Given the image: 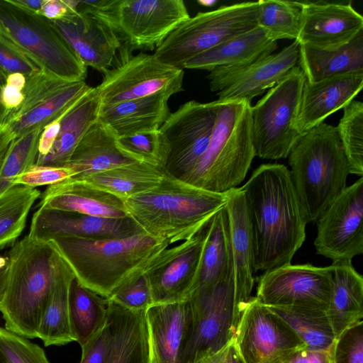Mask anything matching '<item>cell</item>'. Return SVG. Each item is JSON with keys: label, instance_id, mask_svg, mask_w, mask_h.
<instances>
[{"label": "cell", "instance_id": "42", "mask_svg": "<svg viewBox=\"0 0 363 363\" xmlns=\"http://www.w3.org/2000/svg\"><path fill=\"white\" fill-rule=\"evenodd\" d=\"M43 130L14 138L0 171V195L13 186L12 180L36 164Z\"/></svg>", "mask_w": 363, "mask_h": 363}, {"label": "cell", "instance_id": "61", "mask_svg": "<svg viewBox=\"0 0 363 363\" xmlns=\"http://www.w3.org/2000/svg\"><path fill=\"white\" fill-rule=\"evenodd\" d=\"M237 363H246L238 352Z\"/></svg>", "mask_w": 363, "mask_h": 363}, {"label": "cell", "instance_id": "34", "mask_svg": "<svg viewBox=\"0 0 363 363\" xmlns=\"http://www.w3.org/2000/svg\"><path fill=\"white\" fill-rule=\"evenodd\" d=\"M74 278L69 265L57 252L53 285L38 328V338L46 347L75 341L69 314V289Z\"/></svg>", "mask_w": 363, "mask_h": 363}, {"label": "cell", "instance_id": "26", "mask_svg": "<svg viewBox=\"0 0 363 363\" xmlns=\"http://www.w3.org/2000/svg\"><path fill=\"white\" fill-rule=\"evenodd\" d=\"M107 301L111 335L108 363H151L146 310L132 311Z\"/></svg>", "mask_w": 363, "mask_h": 363}, {"label": "cell", "instance_id": "43", "mask_svg": "<svg viewBox=\"0 0 363 363\" xmlns=\"http://www.w3.org/2000/svg\"><path fill=\"white\" fill-rule=\"evenodd\" d=\"M116 142L119 149L135 161L161 168L162 146L159 130L117 137Z\"/></svg>", "mask_w": 363, "mask_h": 363}, {"label": "cell", "instance_id": "48", "mask_svg": "<svg viewBox=\"0 0 363 363\" xmlns=\"http://www.w3.org/2000/svg\"><path fill=\"white\" fill-rule=\"evenodd\" d=\"M108 299L132 311L147 310L153 304L150 288L144 274Z\"/></svg>", "mask_w": 363, "mask_h": 363}, {"label": "cell", "instance_id": "10", "mask_svg": "<svg viewBox=\"0 0 363 363\" xmlns=\"http://www.w3.org/2000/svg\"><path fill=\"white\" fill-rule=\"evenodd\" d=\"M305 82L296 65L251 107L255 156L267 160L288 157L301 135L296 123Z\"/></svg>", "mask_w": 363, "mask_h": 363}, {"label": "cell", "instance_id": "51", "mask_svg": "<svg viewBox=\"0 0 363 363\" xmlns=\"http://www.w3.org/2000/svg\"><path fill=\"white\" fill-rule=\"evenodd\" d=\"M270 363H333L331 347L327 350H313L306 346L299 347Z\"/></svg>", "mask_w": 363, "mask_h": 363}, {"label": "cell", "instance_id": "28", "mask_svg": "<svg viewBox=\"0 0 363 363\" xmlns=\"http://www.w3.org/2000/svg\"><path fill=\"white\" fill-rule=\"evenodd\" d=\"M116 141L113 131L98 118L80 140L65 167L73 172L72 178L79 179L137 162L119 149Z\"/></svg>", "mask_w": 363, "mask_h": 363}, {"label": "cell", "instance_id": "21", "mask_svg": "<svg viewBox=\"0 0 363 363\" xmlns=\"http://www.w3.org/2000/svg\"><path fill=\"white\" fill-rule=\"evenodd\" d=\"M302 2L298 44L333 49L350 43L363 31V17L351 2Z\"/></svg>", "mask_w": 363, "mask_h": 363}, {"label": "cell", "instance_id": "37", "mask_svg": "<svg viewBox=\"0 0 363 363\" xmlns=\"http://www.w3.org/2000/svg\"><path fill=\"white\" fill-rule=\"evenodd\" d=\"M108 301L81 285L76 278L69 294V314L71 330L76 342L83 347L107 323Z\"/></svg>", "mask_w": 363, "mask_h": 363}, {"label": "cell", "instance_id": "22", "mask_svg": "<svg viewBox=\"0 0 363 363\" xmlns=\"http://www.w3.org/2000/svg\"><path fill=\"white\" fill-rule=\"evenodd\" d=\"M52 22L86 67L104 74L113 66L121 43L106 24L77 11Z\"/></svg>", "mask_w": 363, "mask_h": 363}, {"label": "cell", "instance_id": "56", "mask_svg": "<svg viewBox=\"0 0 363 363\" xmlns=\"http://www.w3.org/2000/svg\"><path fill=\"white\" fill-rule=\"evenodd\" d=\"M13 4L32 12L39 13L44 0H11Z\"/></svg>", "mask_w": 363, "mask_h": 363}, {"label": "cell", "instance_id": "32", "mask_svg": "<svg viewBox=\"0 0 363 363\" xmlns=\"http://www.w3.org/2000/svg\"><path fill=\"white\" fill-rule=\"evenodd\" d=\"M297 64L308 82L363 72V31L336 48L320 49L299 44Z\"/></svg>", "mask_w": 363, "mask_h": 363}, {"label": "cell", "instance_id": "27", "mask_svg": "<svg viewBox=\"0 0 363 363\" xmlns=\"http://www.w3.org/2000/svg\"><path fill=\"white\" fill-rule=\"evenodd\" d=\"M172 96L161 92L114 104H101L98 118L117 137L157 130L170 114L168 101Z\"/></svg>", "mask_w": 363, "mask_h": 363}, {"label": "cell", "instance_id": "9", "mask_svg": "<svg viewBox=\"0 0 363 363\" xmlns=\"http://www.w3.org/2000/svg\"><path fill=\"white\" fill-rule=\"evenodd\" d=\"M258 1L199 12L177 26L155 50L160 62L184 69L191 58L257 26Z\"/></svg>", "mask_w": 363, "mask_h": 363}, {"label": "cell", "instance_id": "58", "mask_svg": "<svg viewBox=\"0 0 363 363\" xmlns=\"http://www.w3.org/2000/svg\"><path fill=\"white\" fill-rule=\"evenodd\" d=\"M6 76L0 71V91L4 85L6 79ZM4 117V113L0 104V125H1Z\"/></svg>", "mask_w": 363, "mask_h": 363}, {"label": "cell", "instance_id": "47", "mask_svg": "<svg viewBox=\"0 0 363 363\" xmlns=\"http://www.w3.org/2000/svg\"><path fill=\"white\" fill-rule=\"evenodd\" d=\"M73 176V172L67 167L35 164L15 177L12 180V185H23L36 189L38 186L57 184Z\"/></svg>", "mask_w": 363, "mask_h": 363}, {"label": "cell", "instance_id": "50", "mask_svg": "<svg viewBox=\"0 0 363 363\" xmlns=\"http://www.w3.org/2000/svg\"><path fill=\"white\" fill-rule=\"evenodd\" d=\"M26 82V76L23 74L15 73L7 76L0 91V104L4 113V119L22 103Z\"/></svg>", "mask_w": 363, "mask_h": 363}, {"label": "cell", "instance_id": "49", "mask_svg": "<svg viewBox=\"0 0 363 363\" xmlns=\"http://www.w3.org/2000/svg\"><path fill=\"white\" fill-rule=\"evenodd\" d=\"M111 341V331L106 323L101 331L82 347L79 363H108Z\"/></svg>", "mask_w": 363, "mask_h": 363}, {"label": "cell", "instance_id": "23", "mask_svg": "<svg viewBox=\"0 0 363 363\" xmlns=\"http://www.w3.org/2000/svg\"><path fill=\"white\" fill-rule=\"evenodd\" d=\"M363 72L334 76L318 82H305L297 128L303 133L339 109L343 108L361 91Z\"/></svg>", "mask_w": 363, "mask_h": 363}, {"label": "cell", "instance_id": "45", "mask_svg": "<svg viewBox=\"0 0 363 363\" xmlns=\"http://www.w3.org/2000/svg\"><path fill=\"white\" fill-rule=\"evenodd\" d=\"M333 363H363V321L343 331L331 347Z\"/></svg>", "mask_w": 363, "mask_h": 363}, {"label": "cell", "instance_id": "25", "mask_svg": "<svg viewBox=\"0 0 363 363\" xmlns=\"http://www.w3.org/2000/svg\"><path fill=\"white\" fill-rule=\"evenodd\" d=\"M40 198V206L49 209L107 218L129 216L122 199L72 178L48 186Z\"/></svg>", "mask_w": 363, "mask_h": 363}, {"label": "cell", "instance_id": "7", "mask_svg": "<svg viewBox=\"0 0 363 363\" xmlns=\"http://www.w3.org/2000/svg\"><path fill=\"white\" fill-rule=\"evenodd\" d=\"M77 11L106 24L118 37L120 48L129 53L155 50L190 17L182 0L79 1Z\"/></svg>", "mask_w": 363, "mask_h": 363}, {"label": "cell", "instance_id": "52", "mask_svg": "<svg viewBox=\"0 0 363 363\" xmlns=\"http://www.w3.org/2000/svg\"><path fill=\"white\" fill-rule=\"evenodd\" d=\"M79 1L44 0L39 13L51 21L61 20L77 11Z\"/></svg>", "mask_w": 363, "mask_h": 363}, {"label": "cell", "instance_id": "60", "mask_svg": "<svg viewBox=\"0 0 363 363\" xmlns=\"http://www.w3.org/2000/svg\"><path fill=\"white\" fill-rule=\"evenodd\" d=\"M11 145L0 152V171L5 160V158L7 155V153L10 149Z\"/></svg>", "mask_w": 363, "mask_h": 363}, {"label": "cell", "instance_id": "5", "mask_svg": "<svg viewBox=\"0 0 363 363\" xmlns=\"http://www.w3.org/2000/svg\"><path fill=\"white\" fill-rule=\"evenodd\" d=\"M123 201L128 215L147 234L186 238L225 205L227 193L203 190L165 174L156 187Z\"/></svg>", "mask_w": 363, "mask_h": 363}, {"label": "cell", "instance_id": "12", "mask_svg": "<svg viewBox=\"0 0 363 363\" xmlns=\"http://www.w3.org/2000/svg\"><path fill=\"white\" fill-rule=\"evenodd\" d=\"M219 101H189L170 113L159 129L162 146L161 169L185 182L205 152L215 126Z\"/></svg>", "mask_w": 363, "mask_h": 363}, {"label": "cell", "instance_id": "46", "mask_svg": "<svg viewBox=\"0 0 363 363\" xmlns=\"http://www.w3.org/2000/svg\"><path fill=\"white\" fill-rule=\"evenodd\" d=\"M42 70L33 60L0 34V71L4 74L7 77L20 73L29 76Z\"/></svg>", "mask_w": 363, "mask_h": 363}, {"label": "cell", "instance_id": "2", "mask_svg": "<svg viewBox=\"0 0 363 363\" xmlns=\"http://www.w3.org/2000/svg\"><path fill=\"white\" fill-rule=\"evenodd\" d=\"M186 238H158L143 232L123 238L60 237L48 242L81 285L108 299L145 274L172 244Z\"/></svg>", "mask_w": 363, "mask_h": 363}, {"label": "cell", "instance_id": "17", "mask_svg": "<svg viewBox=\"0 0 363 363\" xmlns=\"http://www.w3.org/2000/svg\"><path fill=\"white\" fill-rule=\"evenodd\" d=\"M211 219L189 237L172 244L160 259L144 274L150 288L153 304L185 301L196 290L202 251Z\"/></svg>", "mask_w": 363, "mask_h": 363}, {"label": "cell", "instance_id": "18", "mask_svg": "<svg viewBox=\"0 0 363 363\" xmlns=\"http://www.w3.org/2000/svg\"><path fill=\"white\" fill-rule=\"evenodd\" d=\"M299 44L294 40L272 53L242 66L220 67L210 71L209 88L218 101H251L278 84L298 63Z\"/></svg>", "mask_w": 363, "mask_h": 363}, {"label": "cell", "instance_id": "31", "mask_svg": "<svg viewBox=\"0 0 363 363\" xmlns=\"http://www.w3.org/2000/svg\"><path fill=\"white\" fill-rule=\"evenodd\" d=\"M225 206L229 218L231 264L235 291L240 298L249 301L254 285L252 247L240 188L227 192Z\"/></svg>", "mask_w": 363, "mask_h": 363}, {"label": "cell", "instance_id": "15", "mask_svg": "<svg viewBox=\"0 0 363 363\" xmlns=\"http://www.w3.org/2000/svg\"><path fill=\"white\" fill-rule=\"evenodd\" d=\"M333 284L331 265L288 264L265 271L259 278L257 300L266 307H328Z\"/></svg>", "mask_w": 363, "mask_h": 363}, {"label": "cell", "instance_id": "29", "mask_svg": "<svg viewBox=\"0 0 363 363\" xmlns=\"http://www.w3.org/2000/svg\"><path fill=\"white\" fill-rule=\"evenodd\" d=\"M101 101L96 87H91L60 118V129L49 152L36 164L65 167L80 140L98 119Z\"/></svg>", "mask_w": 363, "mask_h": 363}, {"label": "cell", "instance_id": "30", "mask_svg": "<svg viewBox=\"0 0 363 363\" xmlns=\"http://www.w3.org/2000/svg\"><path fill=\"white\" fill-rule=\"evenodd\" d=\"M277 48V42L257 26L191 58L183 69L210 72L220 67L242 66L272 54Z\"/></svg>", "mask_w": 363, "mask_h": 363}, {"label": "cell", "instance_id": "41", "mask_svg": "<svg viewBox=\"0 0 363 363\" xmlns=\"http://www.w3.org/2000/svg\"><path fill=\"white\" fill-rule=\"evenodd\" d=\"M336 127L350 174L363 175V103L352 100L343 108Z\"/></svg>", "mask_w": 363, "mask_h": 363}, {"label": "cell", "instance_id": "20", "mask_svg": "<svg viewBox=\"0 0 363 363\" xmlns=\"http://www.w3.org/2000/svg\"><path fill=\"white\" fill-rule=\"evenodd\" d=\"M143 232L130 216L107 218L39 206L33 215L28 235L48 242L60 237L123 238Z\"/></svg>", "mask_w": 363, "mask_h": 363}, {"label": "cell", "instance_id": "24", "mask_svg": "<svg viewBox=\"0 0 363 363\" xmlns=\"http://www.w3.org/2000/svg\"><path fill=\"white\" fill-rule=\"evenodd\" d=\"M151 363H176L192 323L190 299L153 304L145 311Z\"/></svg>", "mask_w": 363, "mask_h": 363}, {"label": "cell", "instance_id": "13", "mask_svg": "<svg viewBox=\"0 0 363 363\" xmlns=\"http://www.w3.org/2000/svg\"><path fill=\"white\" fill-rule=\"evenodd\" d=\"M184 69L166 65L153 54L131 56L119 49L118 61L103 74L96 86L102 104L139 99L161 92L183 91Z\"/></svg>", "mask_w": 363, "mask_h": 363}, {"label": "cell", "instance_id": "33", "mask_svg": "<svg viewBox=\"0 0 363 363\" xmlns=\"http://www.w3.org/2000/svg\"><path fill=\"white\" fill-rule=\"evenodd\" d=\"M333 284L327 315L335 335L363 318V278L353 267L352 261H338L331 264Z\"/></svg>", "mask_w": 363, "mask_h": 363}, {"label": "cell", "instance_id": "57", "mask_svg": "<svg viewBox=\"0 0 363 363\" xmlns=\"http://www.w3.org/2000/svg\"><path fill=\"white\" fill-rule=\"evenodd\" d=\"M14 139V136L4 125H0V152L10 146Z\"/></svg>", "mask_w": 363, "mask_h": 363}, {"label": "cell", "instance_id": "36", "mask_svg": "<svg viewBox=\"0 0 363 363\" xmlns=\"http://www.w3.org/2000/svg\"><path fill=\"white\" fill-rule=\"evenodd\" d=\"M164 176L160 167L137 162L82 178H71L83 181L124 201L156 187Z\"/></svg>", "mask_w": 363, "mask_h": 363}, {"label": "cell", "instance_id": "14", "mask_svg": "<svg viewBox=\"0 0 363 363\" xmlns=\"http://www.w3.org/2000/svg\"><path fill=\"white\" fill-rule=\"evenodd\" d=\"M91 86L85 81H68L42 70L26 76L23 99L1 125L14 138L43 130L61 116Z\"/></svg>", "mask_w": 363, "mask_h": 363}, {"label": "cell", "instance_id": "40", "mask_svg": "<svg viewBox=\"0 0 363 363\" xmlns=\"http://www.w3.org/2000/svg\"><path fill=\"white\" fill-rule=\"evenodd\" d=\"M257 17V27L272 40H296L299 36L303 2L259 0Z\"/></svg>", "mask_w": 363, "mask_h": 363}, {"label": "cell", "instance_id": "8", "mask_svg": "<svg viewBox=\"0 0 363 363\" xmlns=\"http://www.w3.org/2000/svg\"><path fill=\"white\" fill-rule=\"evenodd\" d=\"M1 34L46 72L68 81H84L86 67L53 23L11 0H0Z\"/></svg>", "mask_w": 363, "mask_h": 363}, {"label": "cell", "instance_id": "16", "mask_svg": "<svg viewBox=\"0 0 363 363\" xmlns=\"http://www.w3.org/2000/svg\"><path fill=\"white\" fill-rule=\"evenodd\" d=\"M363 178L344 191L318 217L316 252L333 262L363 253Z\"/></svg>", "mask_w": 363, "mask_h": 363}, {"label": "cell", "instance_id": "62", "mask_svg": "<svg viewBox=\"0 0 363 363\" xmlns=\"http://www.w3.org/2000/svg\"><path fill=\"white\" fill-rule=\"evenodd\" d=\"M0 34H1V30H0Z\"/></svg>", "mask_w": 363, "mask_h": 363}, {"label": "cell", "instance_id": "39", "mask_svg": "<svg viewBox=\"0 0 363 363\" xmlns=\"http://www.w3.org/2000/svg\"><path fill=\"white\" fill-rule=\"evenodd\" d=\"M40 195L38 189L23 185L13 186L0 195V250L16 242Z\"/></svg>", "mask_w": 363, "mask_h": 363}, {"label": "cell", "instance_id": "38", "mask_svg": "<svg viewBox=\"0 0 363 363\" xmlns=\"http://www.w3.org/2000/svg\"><path fill=\"white\" fill-rule=\"evenodd\" d=\"M267 308L283 319L309 349H329L336 339L326 309Z\"/></svg>", "mask_w": 363, "mask_h": 363}, {"label": "cell", "instance_id": "4", "mask_svg": "<svg viewBox=\"0 0 363 363\" xmlns=\"http://www.w3.org/2000/svg\"><path fill=\"white\" fill-rule=\"evenodd\" d=\"M56 255L50 242L28 235L12 245L0 303L5 328L28 339L38 337L53 285Z\"/></svg>", "mask_w": 363, "mask_h": 363}, {"label": "cell", "instance_id": "6", "mask_svg": "<svg viewBox=\"0 0 363 363\" xmlns=\"http://www.w3.org/2000/svg\"><path fill=\"white\" fill-rule=\"evenodd\" d=\"M219 101L207 149L184 183L208 191L225 194L245 179L255 152L251 103Z\"/></svg>", "mask_w": 363, "mask_h": 363}, {"label": "cell", "instance_id": "54", "mask_svg": "<svg viewBox=\"0 0 363 363\" xmlns=\"http://www.w3.org/2000/svg\"><path fill=\"white\" fill-rule=\"evenodd\" d=\"M59 118L43 129L39 140L38 158L46 155L51 149L59 132Z\"/></svg>", "mask_w": 363, "mask_h": 363}, {"label": "cell", "instance_id": "55", "mask_svg": "<svg viewBox=\"0 0 363 363\" xmlns=\"http://www.w3.org/2000/svg\"><path fill=\"white\" fill-rule=\"evenodd\" d=\"M8 274V259L7 257L0 256V303L3 299Z\"/></svg>", "mask_w": 363, "mask_h": 363}, {"label": "cell", "instance_id": "35", "mask_svg": "<svg viewBox=\"0 0 363 363\" xmlns=\"http://www.w3.org/2000/svg\"><path fill=\"white\" fill-rule=\"evenodd\" d=\"M233 273L230 224L225 205L211 218L202 251L195 292L208 290Z\"/></svg>", "mask_w": 363, "mask_h": 363}, {"label": "cell", "instance_id": "53", "mask_svg": "<svg viewBox=\"0 0 363 363\" xmlns=\"http://www.w3.org/2000/svg\"><path fill=\"white\" fill-rule=\"evenodd\" d=\"M238 350L235 339L219 350L211 353L196 363H237Z\"/></svg>", "mask_w": 363, "mask_h": 363}, {"label": "cell", "instance_id": "1", "mask_svg": "<svg viewBox=\"0 0 363 363\" xmlns=\"http://www.w3.org/2000/svg\"><path fill=\"white\" fill-rule=\"evenodd\" d=\"M252 247L253 272L288 264L306 238V225L289 169L281 164L259 166L240 187Z\"/></svg>", "mask_w": 363, "mask_h": 363}, {"label": "cell", "instance_id": "3", "mask_svg": "<svg viewBox=\"0 0 363 363\" xmlns=\"http://www.w3.org/2000/svg\"><path fill=\"white\" fill-rule=\"evenodd\" d=\"M288 157L306 222L315 221L347 187L350 174L336 127L323 122L301 133Z\"/></svg>", "mask_w": 363, "mask_h": 363}, {"label": "cell", "instance_id": "59", "mask_svg": "<svg viewBox=\"0 0 363 363\" xmlns=\"http://www.w3.org/2000/svg\"><path fill=\"white\" fill-rule=\"evenodd\" d=\"M198 4L202 6L211 7L215 6L218 1L215 0H199Z\"/></svg>", "mask_w": 363, "mask_h": 363}, {"label": "cell", "instance_id": "44", "mask_svg": "<svg viewBox=\"0 0 363 363\" xmlns=\"http://www.w3.org/2000/svg\"><path fill=\"white\" fill-rule=\"evenodd\" d=\"M0 363H50L43 348L0 327Z\"/></svg>", "mask_w": 363, "mask_h": 363}, {"label": "cell", "instance_id": "19", "mask_svg": "<svg viewBox=\"0 0 363 363\" xmlns=\"http://www.w3.org/2000/svg\"><path fill=\"white\" fill-rule=\"evenodd\" d=\"M234 339L237 350L246 363H270L285 353L306 346L283 319L256 297H251L247 302Z\"/></svg>", "mask_w": 363, "mask_h": 363}, {"label": "cell", "instance_id": "11", "mask_svg": "<svg viewBox=\"0 0 363 363\" xmlns=\"http://www.w3.org/2000/svg\"><path fill=\"white\" fill-rule=\"evenodd\" d=\"M189 299L191 328L176 363H196L233 340L249 301L238 296L233 273L213 288L194 293Z\"/></svg>", "mask_w": 363, "mask_h": 363}]
</instances>
